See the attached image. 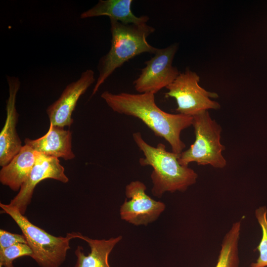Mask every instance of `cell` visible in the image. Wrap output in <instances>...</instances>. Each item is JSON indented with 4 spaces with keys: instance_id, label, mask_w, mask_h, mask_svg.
I'll return each instance as SVG.
<instances>
[{
    "instance_id": "13",
    "label": "cell",
    "mask_w": 267,
    "mask_h": 267,
    "mask_svg": "<svg viewBox=\"0 0 267 267\" xmlns=\"http://www.w3.org/2000/svg\"><path fill=\"white\" fill-rule=\"evenodd\" d=\"M73 238L87 242L90 248L88 255L84 254L83 248L78 246L75 251L77 258L75 267H110L108 257L115 245L122 238V236L108 239H94L84 236L80 232H72Z\"/></svg>"
},
{
    "instance_id": "12",
    "label": "cell",
    "mask_w": 267,
    "mask_h": 267,
    "mask_svg": "<svg viewBox=\"0 0 267 267\" xmlns=\"http://www.w3.org/2000/svg\"><path fill=\"white\" fill-rule=\"evenodd\" d=\"M25 144L34 151L48 156L69 160L75 157L72 150V133L70 130L50 124L47 132L42 137L31 139L26 138Z\"/></svg>"
},
{
    "instance_id": "10",
    "label": "cell",
    "mask_w": 267,
    "mask_h": 267,
    "mask_svg": "<svg viewBox=\"0 0 267 267\" xmlns=\"http://www.w3.org/2000/svg\"><path fill=\"white\" fill-rule=\"evenodd\" d=\"M95 81L94 71L87 69L78 80L67 85L57 100L46 109L50 124L70 127L74 121L72 115L79 99Z\"/></svg>"
},
{
    "instance_id": "1",
    "label": "cell",
    "mask_w": 267,
    "mask_h": 267,
    "mask_svg": "<svg viewBox=\"0 0 267 267\" xmlns=\"http://www.w3.org/2000/svg\"><path fill=\"white\" fill-rule=\"evenodd\" d=\"M101 97L113 111L140 119L155 135L170 144L172 152L180 154L185 147L180 134L192 125L193 117L163 111L156 105L152 93L115 94L105 91Z\"/></svg>"
},
{
    "instance_id": "20",
    "label": "cell",
    "mask_w": 267,
    "mask_h": 267,
    "mask_svg": "<svg viewBox=\"0 0 267 267\" xmlns=\"http://www.w3.org/2000/svg\"><path fill=\"white\" fill-rule=\"evenodd\" d=\"M0 267H2V266H0Z\"/></svg>"
},
{
    "instance_id": "16",
    "label": "cell",
    "mask_w": 267,
    "mask_h": 267,
    "mask_svg": "<svg viewBox=\"0 0 267 267\" xmlns=\"http://www.w3.org/2000/svg\"><path fill=\"white\" fill-rule=\"evenodd\" d=\"M241 222H236L225 234L215 267H239L238 241Z\"/></svg>"
},
{
    "instance_id": "14",
    "label": "cell",
    "mask_w": 267,
    "mask_h": 267,
    "mask_svg": "<svg viewBox=\"0 0 267 267\" xmlns=\"http://www.w3.org/2000/svg\"><path fill=\"white\" fill-rule=\"evenodd\" d=\"M35 151L25 144L19 153L0 171V181L13 191L20 190L35 163Z\"/></svg>"
},
{
    "instance_id": "15",
    "label": "cell",
    "mask_w": 267,
    "mask_h": 267,
    "mask_svg": "<svg viewBox=\"0 0 267 267\" xmlns=\"http://www.w3.org/2000/svg\"><path fill=\"white\" fill-rule=\"evenodd\" d=\"M132 0H99L91 8L80 15L81 19L107 16L125 24H146L149 18L146 15L135 16L131 10Z\"/></svg>"
},
{
    "instance_id": "9",
    "label": "cell",
    "mask_w": 267,
    "mask_h": 267,
    "mask_svg": "<svg viewBox=\"0 0 267 267\" xmlns=\"http://www.w3.org/2000/svg\"><path fill=\"white\" fill-rule=\"evenodd\" d=\"M35 156V163L28 178L9 203L17 208L23 215L31 202L35 187L40 181L46 178L54 179L63 183L69 181L58 158L36 151Z\"/></svg>"
},
{
    "instance_id": "8",
    "label": "cell",
    "mask_w": 267,
    "mask_h": 267,
    "mask_svg": "<svg viewBox=\"0 0 267 267\" xmlns=\"http://www.w3.org/2000/svg\"><path fill=\"white\" fill-rule=\"evenodd\" d=\"M146 185L139 180L133 181L125 188L126 197L121 206V218L135 225H145L156 221L165 209V204L156 201L146 193Z\"/></svg>"
},
{
    "instance_id": "2",
    "label": "cell",
    "mask_w": 267,
    "mask_h": 267,
    "mask_svg": "<svg viewBox=\"0 0 267 267\" xmlns=\"http://www.w3.org/2000/svg\"><path fill=\"white\" fill-rule=\"evenodd\" d=\"M133 137L144 155L139 159V164L153 168L151 178L153 185L151 192L154 196L160 198L166 192H183L196 182L197 174L188 166L179 163L180 154L168 151L162 143L156 147L151 146L139 132L134 133Z\"/></svg>"
},
{
    "instance_id": "5",
    "label": "cell",
    "mask_w": 267,
    "mask_h": 267,
    "mask_svg": "<svg viewBox=\"0 0 267 267\" xmlns=\"http://www.w3.org/2000/svg\"><path fill=\"white\" fill-rule=\"evenodd\" d=\"M195 140L190 147L179 155V163L188 166L191 162L198 165H211L222 169L226 161L222 154L225 146L221 142V126L211 117L208 111L193 116Z\"/></svg>"
},
{
    "instance_id": "7",
    "label": "cell",
    "mask_w": 267,
    "mask_h": 267,
    "mask_svg": "<svg viewBox=\"0 0 267 267\" xmlns=\"http://www.w3.org/2000/svg\"><path fill=\"white\" fill-rule=\"evenodd\" d=\"M178 44L174 43L165 48H157L154 56L145 62L138 77L133 82L138 93L155 94L173 83L179 74L173 65Z\"/></svg>"
},
{
    "instance_id": "18",
    "label": "cell",
    "mask_w": 267,
    "mask_h": 267,
    "mask_svg": "<svg viewBox=\"0 0 267 267\" xmlns=\"http://www.w3.org/2000/svg\"><path fill=\"white\" fill-rule=\"evenodd\" d=\"M33 252L27 244H17L0 250V266L4 267H14L13 262L17 258L29 256Z\"/></svg>"
},
{
    "instance_id": "3",
    "label": "cell",
    "mask_w": 267,
    "mask_h": 267,
    "mask_svg": "<svg viewBox=\"0 0 267 267\" xmlns=\"http://www.w3.org/2000/svg\"><path fill=\"white\" fill-rule=\"evenodd\" d=\"M110 19L111 33V47L109 51L100 58L97 69L99 75L91 95L118 68L131 59L143 53L154 54L157 48L150 44L147 37L155 29L146 24H125Z\"/></svg>"
},
{
    "instance_id": "4",
    "label": "cell",
    "mask_w": 267,
    "mask_h": 267,
    "mask_svg": "<svg viewBox=\"0 0 267 267\" xmlns=\"http://www.w3.org/2000/svg\"><path fill=\"white\" fill-rule=\"evenodd\" d=\"M3 213L8 214L22 231L33 252L32 258L41 267H59L70 249L72 232L65 237L55 236L32 223L14 206L0 203Z\"/></svg>"
},
{
    "instance_id": "19",
    "label": "cell",
    "mask_w": 267,
    "mask_h": 267,
    "mask_svg": "<svg viewBox=\"0 0 267 267\" xmlns=\"http://www.w3.org/2000/svg\"><path fill=\"white\" fill-rule=\"evenodd\" d=\"M27 244L23 234L12 233L3 229L0 230V250L19 244Z\"/></svg>"
},
{
    "instance_id": "6",
    "label": "cell",
    "mask_w": 267,
    "mask_h": 267,
    "mask_svg": "<svg viewBox=\"0 0 267 267\" xmlns=\"http://www.w3.org/2000/svg\"><path fill=\"white\" fill-rule=\"evenodd\" d=\"M199 82V75L187 68L166 88L168 91L165 97L176 99L178 113L193 117L204 111L221 108L219 102L212 99L218 98V93L206 90Z\"/></svg>"
},
{
    "instance_id": "17",
    "label": "cell",
    "mask_w": 267,
    "mask_h": 267,
    "mask_svg": "<svg viewBox=\"0 0 267 267\" xmlns=\"http://www.w3.org/2000/svg\"><path fill=\"white\" fill-rule=\"evenodd\" d=\"M255 216L261 227L262 237L261 240L257 247L259 252V256L255 263H252L250 267H267V208L266 206H261L255 211Z\"/></svg>"
},
{
    "instance_id": "11",
    "label": "cell",
    "mask_w": 267,
    "mask_h": 267,
    "mask_svg": "<svg viewBox=\"0 0 267 267\" xmlns=\"http://www.w3.org/2000/svg\"><path fill=\"white\" fill-rule=\"evenodd\" d=\"M9 95L6 100V116L5 123L0 133V166L8 164L22 147L16 131L18 113L16 108V99L20 86L18 77L6 76Z\"/></svg>"
}]
</instances>
